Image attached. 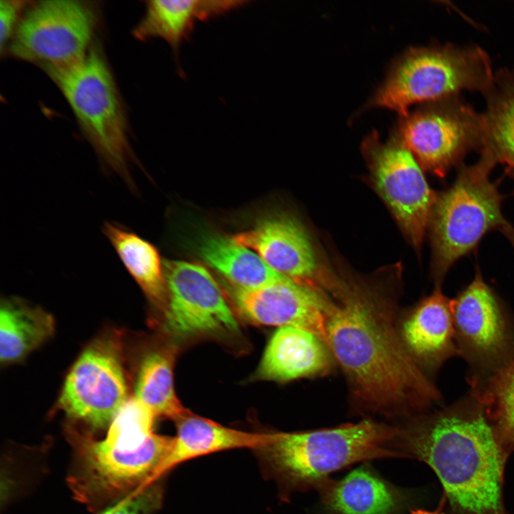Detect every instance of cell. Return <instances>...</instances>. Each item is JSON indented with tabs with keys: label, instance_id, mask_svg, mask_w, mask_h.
Instances as JSON below:
<instances>
[{
	"label": "cell",
	"instance_id": "cell-1",
	"mask_svg": "<svg viewBox=\"0 0 514 514\" xmlns=\"http://www.w3.org/2000/svg\"><path fill=\"white\" fill-rule=\"evenodd\" d=\"M326 308L327 346L368 410L405 417L438 393L407 351L394 309L377 291L346 283Z\"/></svg>",
	"mask_w": 514,
	"mask_h": 514
},
{
	"label": "cell",
	"instance_id": "cell-2",
	"mask_svg": "<svg viewBox=\"0 0 514 514\" xmlns=\"http://www.w3.org/2000/svg\"><path fill=\"white\" fill-rule=\"evenodd\" d=\"M395 448L427 464L444 491L445 514H508L503 498L509 455L480 410H450L398 427Z\"/></svg>",
	"mask_w": 514,
	"mask_h": 514
},
{
	"label": "cell",
	"instance_id": "cell-3",
	"mask_svg": "<svg viewBox=\"0 0 514 514\" xmlns=\"http://www.w3.org/2000/svg\"><path fill=\"white\" fill-rule=\"evenodd\" d=\"M66 434L75 455L69 487L75 498L93 508L156 481L173 441L129 415L116 418L102 440L71 425Z\"/></svg>",
	"mask_w": 514,
	"mask_h": 514
},
{
	"label": "cell",
	"instance_id": "cell-4",
	"mask_svg": "<svg viewBox=\"0 0 514 514\" xmlns=\"http://www.w3.org/2000/svg\"><path fill=\"white\" fill-rule=\"evenodd\" d=\"M398 432V427L365 419L334 428L274 432L257 451L288 491L317 490L331 473L354 463L403 458L394 448Z\"/></svg>",
	"mask_w": 514,
	"mask_h": 514
},
{
	"label": "cell",
	"instance_id": "cell-5",
	"mask_svg": "<svg viewBox=\"0 0 514 514\" xmlns=\"http://www.w3.org/2000/svg\"><path fill=\"white\" fill-rule=\"evenodd\" d=\"M493 79L491 61L480 46L448 43L413 47L393 64L368 104L394 110L403 117L415 103L459 95L464 90L484 95Z\"/></svg>",
	"mask_w": 514,
	"mask_h": 514
},
{
	"label": "cell",
	"instance_id": "cell-6",
	"mask_svg": "<svg viewBox=\"0 0 514 514\" xmlns=\"http://www.w3.org/2000/svg\"><path fill=\"white\" fill-rule=\"evenodd\" d=\"M497 162L494 154L483 148L480 159L463 166L452 186L438 196L430 226L433 268L438 278L488 231L500 230L508 222L501 213L502 196L490 178Z\"/></svg>",
	"mask_w": 514,
	"mask_h": 514
},
{
	"label": "cell",
	"instance_id": "cell-7",
	"mask_svg": "<svg viewBox=\"0 0 514 514\" xmlns=\"http://www.w3.org/2000/svg\"><path fill=\"white\" fill-rule=\"evenodd\" d=\"M46 71L97 154L129 180L126 120L114 79L101 54L95 49H90L74 65Z\"/></svg>",
	"mask_w": 514,
	"mask_h": 514
},
{
	"label": "cell",
	"instance_id": "cell-8",
	"mask_svg": "<svg viewBox=\"0 0 514 514\" xmlns=\"http://www.w3.org/2000/svg\"><path fill=\"white\" fill-rule=\"evenodd\" d=\"M124 337L109 328L85 347L66 376L56 410L93 430L109 428L131 398Z\"/></svg>",
	"mask_w": 514,
	"mask_h": 514
},
{
	"label": "cell",
	"instance_id": "cell-9",
	"mask_svg": "<svg viewBox=\"0 0 514 514\" xmlns=\"http://www.w3.org/2000/svg\"><path fill=\"white\" fill-rule=\"evenodd\" d=\"M395 136L422 168L444 177L468 151L483 148L484 120L483 114L455 95L424 103L400 117Z\"/></svg>",
	"mask_w": 514,
	"mask_h": 514
},
{
	"label": "cell",
	"instance_id": "cell-10",
	"mask_svg": "<svg viewBox=\"0 0 514 514\" xmlns=\"http://www.w3.org/2000/svg\"><path fill=\"white\" fill-rule=\"evenodd\" d=\"M167 302L161 315L164 332L178 340L228 338L239 324L223 289L202 265L164 261Z\"/></svg>",
	"mask_w": 514,
	"mask_h": 514
},
{
	"label": "cell",
	"instance_id": "cell-11",
	"mask_svg": "<svg viewBox=\"0 0 514 514\" xmlns=\"http://www.w3.org/2000/svg\"><path fill=\"white\" fill-rule=\"evenodd\" d=\"M95 23L94 11L84 2L39 1L20 19L9 51L46 69L68 67L89 53Z\"/></svg>",
	"mask_w": 514,
	"mask_h": 514
},
{
	"label": "cell",
	"instance_id": "cell-12",
	"mask_svg": "<svg viewBox=\"0 0 514 514\" xmlns=\"http://www.w3.org/2000/svg\"><path fill=\"white\" fill-rule=\"evenodd\" d=\"M362 149L378 193L413 246L420 248L438 197L422 167L395 136L383 143L373 131Z\"/></svg>",
	"mask_w": 514,
	"mask_h": 514
},
{
	"label": "cell",
	"instance_id": "cell-13",
	"mask_svg": "<svg viewBox=\"0 0 514 514\" xmlns=\"http://www.w3.org/2000/svg\"><path fill=\"white\" fill-rule=\"evenodd\" d=\"M232 237L276 272L321 296L333 297L344 283L323 266L304 228L290 216H266Z\"/></svg>",
	"mask_w": 514,
	"mask_h": 514
},
{
	"label": "cell",
	"instance_id": "cell-14",
	"mask_svg": "<svg viewBox=\"0 0 514 514\" xmlns=\"http://www.w3.org/2000/svg\"><path fill=\"white\" fill-rule=\"evenodd\" d=\"M223 288L238 313L251 323L303 328L327 346L326 308L329 297L285 276L257 288H240L226 281Z\"/></svg>",
	"mask_w": 514,
	"mask_h": 514
},
{
	"label": "cell",
	"instance_id": "cell-15",
	"mask_svg": "<svg viewBox=\"0 0 514 514\" xmlns=\"http://www.w3.org/2000/svg\"><path fill=\"white\" fill-rule=\"evenodd\" d=\"M334 358L313 333L297 327H279L269 339L253 378L288 382L325 375Z\"/></svg>",
	"mask_w": 514,
	"mask_h": 514
},
{
	"label": "cell",
	"instance_id": "cell-16",
	"mask_svg": "<svg viewBox=\"0 0 514 514\" xmlns=\"http://www.w3.org/2000/svg\"><path fill=\"white\" fill-rule=\"evenodd\" d=\"M328 514H402L408 493L363 465L340 480L328 479L317 490Z\"/></svg>",
	"mask_w": 514,
	"mask_h": 514
},
{
	"label": "cell",
	"instance_id": "cell-17",
	"mask_svg": "<svg viewBox=\"0 0 514 514\" xmlns=\"http://www.w3.org/2000/svg\"><path fill=\"white\" fill-rule=\"evenodd\" d=\"M176 435L156 475L160 476L186 460L236 448L257 450L268 443L273 433H250L226 427L190 412L175 421Z\"/></svg>",
	"mask_w": 514,
	"mask_h": 514
},
{
	"label": "cell",
	"instance_id": "cell-18",
	"mask_svg": "<svg viewBox=\"0 0 514 514\" xmlns=\"http://www.w3.org/2000/svg\"><path fill=\"white\" fill-rule=\"evenodd\" d=\"M247 1L151 0L133 29L139 40L160 38L177 55L198 21H207L243 6Z\"/></svg>",
	"mask_w": 514,
	"mask_h": 514
},
{
	"label": "cell",
	"instance_id": "cell-19",
	"mask_svg": "<svg viewBox=\"0 0 514 514\" xmlns=\"http://www.w3.org/2000/svg\"><path fill=\"white\" fill-rule=\"evenodd\" d=\"M454 326L452 302L435 290L404 318L399 331L418 363L434 365L451 353Z\"/></svg>",
	"mask_w": 514,
	"mask_h": 514
},
{
	"label": "cell",
	"instance_id": "cell-20",
	"mask_svg": "<svg viewBox=\"0 0 514 514\" xmlns=\"http://www.w3.org/2000/svg\"><path fill=\"white\" fill-rule=\"evenodd\" d=\"M454 325L468 346L480 354H493L503 348L505 328L493 292L478 274L452 302Z\"/></svg>",
	"mask_w": 514,
	"mask_h": 514
},
{
	"label": "cell",
	"instance_id": "cell-21",
	"mask_svg": "<svg viewBox=\"0 0 514 514\" xmlns=\"http://www.w3.org/2000/svg\"><path fill=\"white\" fill-rule=\"evenodd\" d=\"M55 332L52 315L19 298L2 299L0 307L1 365L19 362Z\"/></svg>",
	"mask_w": 514,
	"mask_h": 514
},
{
	"label": "cell",
	"instance_id": "cell-22",
	"mask_svg": "<svg viewBox=\"0 0 514 514\" xmlns=\"http://www.w3.org/2000/svg\"><path fill=\"white\" fill-rule=\"evenodd\" d=\"M198 252L226 282L240 288L263 287L283 277L271 268L257 253L237 243L232 236L207 234L199 241Z\"/></svg>",
	"mask_w": 514,
	"mask_h": 514
},
{
	"label": "cell",
	"instance_id": "cell-23",
	"mask_svg": "<svg viewBox=\"0 0 514 514\" xmlns=\"http://www.w3.org/2000/svg\"><path fill=\"white\" fill-rule=\"evenodd\" d=\"M103 231L148 301L162 313L166 306L167 288L163 262L157 248L118 223H106Z\"/></svg>",
	"mask_w": 514,
	"mask_h": 514
},
{
	"label": "cell",
	"instance_id": "cell-24",
	"mask_svg": "<svg viewBox=\"0 0 514 514\" xmlns=\"http://www.w3.org/2000/svg\"><path fill=\"white\" fill-rule=\"evenodd\" d=\"M174 354L171 348H153L144 353L137 366L133 396L156 418L176 421L191 411L183 405L175 390Z\"/></svg>",
	"mask_w": 514,
	"mask_h": 514
},
{
	"label": "cell",
	"instance_id": "cell-25",
	"mask_svg": "<svg viewBox=\"0 0 514 514\" xmlns=\"http://www.w3.org/2000/svg\"><path fill=\"white\" fill-rule=\"evenodd\" d=\"M484 96L483 148L489 149L498 161L514 165V67L494 74L493 84Z\"/></svg>",
	"mask_w": 514,
	"mask_h": 514
},
{
	"label": "cell",
	"instance_id": "cell-26",
	"mask_svg": "<svg viewBox=\"0 0 514 514\" xmlns=\"http://www.w3.org/2000/svg\"><path fill=\"white\" fill-rule=\"evenodd\" d=\"M492 423L505 451L514 450V365L500 376L495 385Z\"/></svg>",
	"mask_w": 514,
	"mask_h": 514
},
{
	"label": "cell",
	"instance_id": "cell-27",
	"mask_svg": "<svg viewBox=\"0 0 514 514\" xmlns=\"http://www.w3.org/2000/svg\"><path fill=\"white\" fill-rule=\"evenodd\" d=\"M162 498L163 490L155 481L121 498L100 514H152L160 508Z\"/></svg>",
	"mask_w": 514,
	"mask_h": 514
},
{
	"label": "cell",
	"instance_id": "cell-28",
	"mask_svg": "<svg viewBox=\"0 0 514 514\" xmlns=\"http://www.w3.org/2000/svg\"><path fill=\"white\" fill-rule=\"evenodd\" d=\"M24 1L6 0L0 1V47L1 52L14 36L20 21L19 17L25 7Z\"/></svg>",
	"mask_w": 514,
	"mask_h": 514
},
{
	"label": "cell",
	"instance_id": "cell-29",
	"mask_svg": "<svg viewBox=\"0 0 514 514\" xmlns=\"http://www.w3.org/2000/svg\"><path fill=\"white\" fill-rule=\"evenodd\" d=\"M445 506L446 501L443 496L438 508L435 510H426L423 509L411 510L410 514H445Z\"/></svg>",
	"mask_w": 514,
	"mask_h": 514
},
{
	"label": "cell",
	"instance_id": "cell-30",
	"mask_svg": "<svg viewBox=\"0 0 514 514\" xmlns=\"http://www.w3.org/2000/svg\"><path fill=\"white\" fill-rule=\"evenodd\" d=\"M500 231L507 237L514 247V228L508 222Z\"/></svg>",
	"mask_w": 514,
	"mask_h": 514
},
{
	"label": "cell",
	"instance_id": "cell-31",
	"mask_svg": "<svg viewBox=\"0 0 514 514\" xmlns=\"http://www.w3.org/2000/svg\"><path fill=\"white\" fill-rule=\"evenodd\" d=\"M508 167H509V170H510V171H511V172H512V173H513V176H514V165H512V166H509Z\"/></svg>",
	"mask_w": 514,
	"mask_h": 514
}]
</instances>
